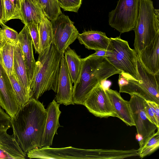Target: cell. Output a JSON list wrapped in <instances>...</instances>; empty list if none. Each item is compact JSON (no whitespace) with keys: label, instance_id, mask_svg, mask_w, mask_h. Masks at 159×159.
<instances>
[{"label":"cell","instance_id":"cell-1","mask_svg":"<svg viewBox=\"0 0 159 159\" xmlns=\"http://www.w3.org/2000/svg\"><path fill=\"white\" fill-rule=\"evenodd\" d=\"M47 116L43 104L31 98L11 118L14 137L26 154L31 150L42 148Z\"/></svg>","mask_w":159,"mask_h":159},{"label":"cell","instance_id":"cell-2","mask_svg":"<svg viewBox=\"0 0 159 159\" xmlns=\"http://www.w3.org/2000/svg\"><path fill=\"white\" fill-rule=\"evenodd\" d=\"M82 59L80 74L73 86L72 98L74 104L84 105L89 93L98 84L121 72L105 56L91 54Z\"/></svg>","mask_w":159,"mask_h":159},{"label":"cell","instance_id":"cell-3","mask_svg":"<svg viewBox=\"0 0 159 159\" xmlns=\"http://www.w3.org/2000/svg\"><path fill=\"white\" fill-rule=\"evenodd\" d=\"M62 54L53 42L39 54L30 84L31 98L38 100L44 93L51 90L57 93Z\"/></svg>","mask_w":159,"mask_h":159},{"label":"cell","instance_id":"cell-4","mask_svg":"<svg viewBox=\"0 0 159 159\" xmlns=\"http://www.w3.org/2000/svg\"><path fill=\"white\" fill-rule=\"evenodd\" d=\"M133 30L134 49L137 54L159 33V9L152 0H140L139 13Z\"/></svg>","mask_w":159,"mask_h":159},{"label":"cell","instance_id":"cell-5","mask_svg":"<svg viewBox=\"0 0 159 159\" xmlns=\"http://www.w3.org/2000/svg\"><path fill=\"white\" fill-rule=\"evenodd\" d=\"M137 64L139 80H131L119 74V93L137 95L146 101L159 104V75L149 71L143 65L138 56Z\"/></svg>","mask_w":159,"mask_h":159},{"label":"cell","instance_id":"cell-6","mask_svg":"<svg viewBox=\"0 0 159 159\" xmlns=\"http://www.w3.org/2000/svg\"><path fill=\"white\" fill-rule=\"evenodd\" d=\"M110 38L111 50L107 51L105 57L124 77L139 81L138 54L135 50L131 48L128 42L120 37Z\"/></svg>","mask_w":159,"mask_h":159},{"label":"cell","instance_id":"cell-7","mask_svg":"<svg viewBox=\"0 0 159 159\" xmlns=\"http://www.w3.org/2000/svg\"><path fill=\"white\" fill-rule=\"evenodd\" d=\"M140 0H119L116 8L108 14L110 26L120 34L134 29Z\"/></svg>","mask_w":159,"mask_h":159},{"label":"cell","instance_id":"cell-8","mask_svg":"<svg viewBox=\"0 0 159 159\" xmlns=\"http://www.w3.org/2000/svg\"><path fill=\"white\" fill-rule=\"evenodd\" d=\"M53 41L59 52L64 54L68 47L77 38L78 31L67 16L63 14L51 21Z\"/></svg>","mask_w":159,"mask_h":159},{"label":"cell","instance_id":"cell-9","mask_svg":"<svg viewBox=\"0 0 159 159\" xmlns=\"http://www.w3.org/2000/svg\"><path fill=\"white\" fill-rule=\"evenodd\" d=\"M129 102L137 134L141 135L142 141L141 148L158 128L148 117L145 110V100L135 94L130 95Z\"/></svg>","mask_w":159,"mask_h":159},{"label":"cell","instance_id":"cell-10","mask_svg":"<svg viewBox=\"0 0 159 159\" xmlns=\"http://www.w3.org/2000/svg\"><path fill=\"white\" fill-rule=\"evenodd\" d=\"M84 105L89 112L97 117H117L107 94L100 83L89 93Z\"/></svg>","mask_w":159,"mask_h":159},{"label":"cell","instance_id":"cell-11","mask_svg":"<svg viewBox=\"0 0 159 159\" xmlns=\"http://www.w3.org/2000/svg\"><path fill=\"white\" fill-rule=\"evenodd\" d=\"M27 154L30 158L89 159H92V150L72 147L62 148L47 147L32 149Z\"/></svg>","mask_w":159,"mask_h":159},{"label":"cell","instance_id":"cell-12","mask_svg":"<svg viewBox=\"0 0 159 159\" xmlns=\"http://www.w3.org/2000/svg\"><path fill=\"white\" fill-rule=\"evenodd\" d=\"M0 104L11 118L19 108L10 79L4 67L0 53Z\"/></svg>","mask_w":159,"mask_h":159},{"label":"cell","instance_id":"cell-13","mask_svg":"<svg viewBox=\"0 0 159 159\" xmlns=\"http://www.w3.org/2000/svg\"><path fill=\"white\" fill-rule=\"evenodd\" d=\"M73 83L67 66L64 54L61 57L55 101L65 106L74 105L72 96Z\"/></svg>","mask_w":159,"mask_h":159},{"label":"cell","instance_id":"cell-14","mask_svg":"<svg viewBox=\"0 0 159 159\" xmlns=\"http://www.w3.org/2000/svg\"><path fill=\"white\" fill-rule=\"evenodd\" d=\"M59 106V104L53 100L46 109L47 116L42 139V147L51 146L55 134H57V129L60 126L59 119L61 112Z\"/></svg>","mask_w":159,"mask_h":159},{"label":"cell","instance_id":"cell-15","mask_svg":"<svg viewBox=\"0 0 159 159\" xmlns=\"http://www.w3.org/2000/svg\"><path fill=\"white\" fill-rule=\"evenodd\" d=\"M18 43L23 54L30 85L34 76L36 61L34 57L32 39L28 28L25 25L19 34Z\"/></svg>","mask_w":159,"mask_h":159},{"label":"cell","instance_id":"cell-16","mask_svg":"<svg viewBox=\"0 0 159 159\" xmlns=\"http://www.w3.org/2000/svg\"><path fill=\"white\" fill-rule=\"evenodd\" d=\"M79 43L89 50H111L110 38L104 32L101 31L88 30L79 34L77 37Z\"/></svg>","mask_w":159,"mask_h":159},{"label":"cell","instance_id":"cell-17","mask_svg":"<svg viewBox=\"0 0 159 159\" xmlns=\"http://www.w3.org/2000/svg\"><path fill=\"white\" fill-rule=\"evenodd\" d=\"M159 33L138 56L143 65L149 71L159 75Z\"/></svg>","mask_w":159,"mask_h":159},{"label":"cell","instance_id":"cell-18","mask_svg":"<svg viewBox=\"0 0 159 159\" xmlns=\"http://www.w3.org/2000/svg\"><path fill=\"white\" fill-rule=\"evenodd\" d=\"M7 131L0 130V159H20L26 158V154L21 149L13 134Z\"/></svg>","mask_w":159,"mask_h":159},{"label":"cell","instance_id":"cell-19","mask_svg":"<svg viewBox=\"0 0 159 159\" xmlns=\"http://www.w3.org/2000/svg\"><path fill=\"white\" fill-rule=\"evenodd\" d=\"M107 94L117 117L127 125L135 126L129 102L125 100L120 93L110 88L105 90Z\"/></svg>","mask_w":159,"mask_h":159},{"label":"cell","instance_id":"cell-20","mask_svg":"<svg viewBox=\"0 0 159 159\" xmlns=\"http://www.w3.org/2000/svg\"><path fill=\"white\" fill-rule=\"evenodd\" d=\"M13 68L20 84L30 99V84L27 70L23 54L18 42L15 45Z\"/></svg>","mask_w":159,"mask_h":159},{"label":"cell","instance_id":"cell-21","mask_svg":"<svg viewBox=\"0 0 159 159\" xmlns=\"http://www.w3.org/2000/svg\"><path fill=\"white\" fill-rule=\"evenodd\" d=\"M21 21L25 25L39 24L45 16L39 2L35 0H22L20 5Z\"/></svg>","mask_w":159,"mask_h":159},{"label":"cell","instance_id":"cell-22","mask_svg":"<svg viewBox=\"0 0 159 159\" xmlns=\"http://www.w3.org/2000/svg\"><path fill=\"white\" fill-rule=\"evenodd\" d=\"M64 55L68 69L74 84L80 74L82 59L69 46L66 49Z\"/></svg>","mask_w":159,"mask_h":159},{"label":"cell","instance_id":"cell-23","mask_svg":"<svg viewBox=\"0 0 159 159\" xmlns=\"http://www.w3.org/2000/svg\"><path fill=\"white\" fill-rule=\"evenodd\" d=\"M39 53L48 48L53 41L51 21L45 16L39 24Z\"/></svg>","mask_w":159,"mask_h":159},{"label":"cell","instance_id":"cell-24","mask_svg":"<svg viewBox=\"0 0 159 159\" xmlns=\"http://www.w3.org/2000/svg\"><path fill=\"white\" fill-rule=\"evenodd\" d=\"M15 45L5 43L0 46V53L2 63L8 76L11 75L13 69Z\"/></svg>","mask_w":159,"mask_h":159},{"label":"cell","instance_id":"cell-25","mask_svg":"<svg viewBox=\"0 0 159 159\" xmlns=\"http://www.w3.org/2000/svg\"><path fill=\"white\" fill-rule=\"evenodd\" d=\"M45 16L50 21L62 14L57 0H38Z\"/></svg>","mask_w":159,"mask_h":159},{"label":"cell","instance_id":"cell-26","mask_svg":"<svg viewBox=\"0 0 159 159\" xmlns=\"http://www.w3.org/2000/svg\"><path fill=\"white\" fill-rule=\"evenodd\" d=\"M14 91L19 108L30 100L20 84L14 68L12 74L8 76Z\"/></svg>","mask_w":159,"mask_h":159},{"label":"cell","instance_id":"cell-27","mask_svg":"<svg viewBox=\"0 0 159 159\" xmlns=\"http://www.w3.org/2000/svg\"><path fill=\"white\" fill-rule=\"evenodd\" d=\"M157 132L152 135L143 146L138 150L139 156L143 158L156 151L159 147V128Z\"/></svg>","mask_w":159,"mask_h":159},{"label":"cell","instance_id":"cell-28","mask_svg":"<svg viewBox=\"0 0 159 159\" xmlns=\"http://www.w3.org/2000/svg\"><path fill=\"white\" fill-rule=\"evenodd\" d=\"M1 25L2 28L1 30L0 46L5 43L15 45L18 42L19 34L4 23Z\"/></svg>","mask_w":159,"mask_h":159},{"label":"cell","instance_id":"cell-29","mask_svg":"<svg viewBox=\"0 0 159 159\" xmlns=\"http://www.w3.org/2000/svg\"><path fill=\"white\" fill-rule=\"evenodd\" d=\"M5 8V23L13 19L21 20L20 12L17 8L14 0H3Z\"/></svg>","mask_w":159,"mask_h":159},{"label":"cell","instance_id":"cell-30","mask_svg":"<svg viewBox=\"0 0 159 159\" xmlns=\"http://www.w3.org/2000/svg\"><path fill=\"white\" fill-rule=\"evenodd\" d=\"M82 0H57L59 7L64 11L78 12Z\"/></svg>","mask_w":159,"mask_h":159},{"label":"cell","instance_id":"cell-31","mask_svg":"<svg viewBox=\"0 0 159 159\" xmlns=\"http://www.w3.org/2000/svg\"><path fill=\"white\" fill-rule=\"evenodd\" d=\"M26 25L29 30L35 52L38 53L39 44V24L33 22Z\"/></svg>","mask_w":159,"mask_h":159},{"label":"cell","instance_id":"cell-32","mask_svg":"<svg viewBox=\"0 0 159 159\" xmlns=\"http://www.w3.org/2000/svg\"><path fill=\"white\" fill-rule=\"evenodd\" d=\"M2 108L0 104V130H7L11 127V118Z\"/></svg>","mask_w":159,"mask_h":159},{"label":"cell","instance_id":"cell-33","mask_svg":"<svg viewBox=\"0 0 159 159\" xmlns=\"http://www.w3.org/2000/svg\"><path fill=\"white\" fill-rule=\"evenodd\" d=\"M144 108L146 114L150 120L159 128V123H158L151 108L147 102L145 100L144 103Z\"/></svg>","mask_w":159,"mask_h":159},{"label":"cell","instance_id":"cell-34","mask_svg":"<svg viewBox=\"0 0 159 159\" xmlns=\"http://www.w3.org/2000/svg\"><path fill=\"white\" fill-rule=\"evenodd\" d=\"M146 101L153 113L157 122L159 123V104L153 101Z\"/></svg>","mask_w":159,"mask_h":159},{"label":"cell","instance_id":"cell-35","mask_svg":"<svg viewBox=\"0 0 159 159\" xmlns=\"http://www.w3.org/2000/svg\"><path fill=\"white\" fill-rule=\"evenodd\" d=\"M5 13L3 0H0V25L5 23Z\"/></svg>","mask_w":159,"mask_h":159},{"label":"cell","instance_id":"cell-36","mask_svg":"<svg viewBox=\"0 0 159 159\" xmlns=\"http://www.w3.org/2000/svg\"><path fill=\"white\" fill-rule=\"evenodd\" d=\"M100 84L104 90L109 88L111 84V82L106 80L101 82Z\"/></svg>","mask_w":159,"mask_h":159},{"label":"cell","instance_id":"cell-37","mask_svg":"<svg viewBox=\"0 0 159 159\" xmlns=\"http://www.w3.org/2000/svg\"><path fill=\"white\" fill-rule=\"evenodd\" d=\"M107 51L102 50H97L95 52L92 54L93 55L98 56L105 57L107 54Z\"/></svg>","mask_w":159,"mask_h":159},{"label":"cell","instance_id":"cell-38","mask_svg":"<svg viewBox=\"0 0 159 159\" xmlns=\"http://www.w3.org/2000/svg\"><path fill=\"white\" fill-rule=\"evenodd\" d=\"M16 3V5L18 8V9H19V10L20 11V5L21 2L22 1V0H15Z\"/></svg>","mask_w":159,"mask_h":159},{"label":"cell","instance_id":"cell-39","mask_svg":"<svg viewBox=\"0 0 159 159\" xmlns=\"http://www.w3.org/2000/svg\"><path fill=\"white\" fill-rule=\"evenodd\" d=\"M1 28H0V40L1 34Z\"/></svg>","mask_w":159,"mask_h":159},{"label":"cell","instance_id":"cell-40","mask_svg":"<svg viewBox=\"0 0 159 159\" xmlns=\"http://www.w3.org/2000/svg\"><path fill=\"white\" fill-rule=\"evenodd\" d=\"M35 0V1H37L38 2V0Z\"/></svg>","mask_w":159,"mask_h":159}]
</instances>
